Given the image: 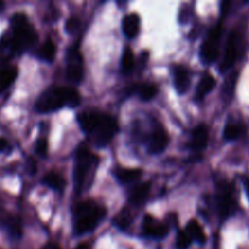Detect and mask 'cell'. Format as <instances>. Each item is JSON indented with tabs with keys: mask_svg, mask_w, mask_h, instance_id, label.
<instances>
[{
	"mask_svg": "<svg viewBox=\"0 0 249 249\" xmlns=\"http://www.w3.org/2000/svg\"><path fill=\"white\" fill-rule=\"evenodd\" d=\"M80 104L79 92L73 88L50 87L40 94L36 102V111L39 113H51L63 106L77 107Z\"/></svg>",
	"mask_w": 249,
	"mask_h": 249,
	"instance_id": "cell-1",
	"label": "cell"
},
{
	"mask_svg": "<svg viewBox=\"0 0 249 249\" xmlns=\"http://www.w3.org/2000/svg\"><path fill=\"white\" fill-rule=\"evenodd\" d=\"M96 156L87 146L82 145L75 153L74 170H73V182H74V191L78 195L82 194L84 190H88L94 180V173L97 168Z\"/></svg>",
	"mask_w": 249,
	"mask_h": 249,
	"instance_id": "cell-2",
	"label": "cell"
},
{
	"mask_svg": "<svg viewBox=\"0 0 249 249\" xmlns=\"http://www.w3.org/2000/svg\"><path fill=\"white\" fill-rule=\"evenodd\" d=\"M107 214V209L92 201L82 202L74 211V232L75 235L90 233L99 226Z\"/></svg>",
	"mask_w": 249,
	"mask_h": 249,
	"instance_id": "cell-3",
	"label": "cell"
},
{
	"mask_svg": "<svg viewBox=\"0 0 249 249\" xmlns=\"http://www.w3.org/2000/svg\"><path fill=\"white\" fill-rule=\"evenodd\" d=\"M11 26L12 38L10 40V51L16 55H21L36 43L38 34L28 23L26 15L21 12L11 17Z\"/></svg>",
	"mask_w": 249,
	"mask_h": 249,
	"instance_id": "cell-4",
	"label": "cell"
},
{
	"mask_svg": "<svg viewBox=\"0 0 249 249\" xmlns=\"http://www.w3.org/2000/svg\"><path fill=\"white\" fill-rule=\"evenodd\" d=\"M117 130H118V125H117L116 119L109 114L104 113L96 128L91 133L94 143L97 147H105L111 142L113 136L116 135Z\"/></svg>",
	"mask_w": 249,
	"mask_h": 249,
	"instance_id": "cell-5",
	"label": "cell"
},
{
	"mask_svg": "<svg viewBox=\"0 0 249 249\" xmlns=\"http://www.w3.org/2000/svg\"><path fill=\"white\" fill-rule=\"evenodd\" d=\"M221 38V27L215 26L207 36L206 41L202 44L201 48V58L202 62L206 65H211L218 58L219 55V45H220Z\"/></svg>",
	"mask_w": 249,
	"mask_h": 249,
	"instance_id": "cell-6",
	"label": "cell"
},
{
	"mask_svg": "<svg viewBox=\"0 0 249 249\" xmlns=\"http://www.w3.org/2000/svg\"><path fill=\"white\" fill-rule=\"evenodd\" d=\"M231 195H232V190L230 185L226 182L219 185L218 194H216V206H218L219 216L223 220H226L235 213L236 204Z\"/></svg>",
	"mask_w": 249,
	"mask_h": 249,
	"instance_id": "cell-7",
	"label": "cell"
},
{
	"mask_svg": "<svg viewBox=\"0 0 249 249\" xmlns=\"http://www.w3.org/2000/svg\"><path fill=\"white\" fill-rule=\"evenodd\" d=\"M83 60L77 48H71L67 53V78L73 84H79L83 80Z\"/></svg>",
	"mask_w": 249,
	"mask_h": 249,
	"instance_id": "cell-8",
	"label": "cell"
},
{
	"mask_svg": "<svg viewBox=\"0 0 249 249\" xmlns=\"http://www.w3.org/2000/svg\"><path fill=\"white\" fill-rule=\"evenodd\" d=\"M169 229L165 224L160 223L158 220L153 219L152 216L146 215L142 223V233L143 236L150 238H155V240H162V238L167 237Z\"/></svg>",
	"mask_w": 249,
	"mask_h": 249,
	"instance_id": "cell-9",
	"label": "cell"
},
{
	"mask_svg": "<svg viewBox=\"0 0 249 249\" xmlns=\"http://www.w3.org/2000/svg\"><path fill=\"white\" fill-rule=\"evenodd\" d=\"M168 142H169V136L167 130L162 125L156 126L148 139V151L152 155H160L167 148Z\"/></svg>",
	"mask_w": 249,
	"mask_h": 249,
	"instance_id": "cell-10",
	"label": "cell"
},
{
	"mask_svg": "<svg viewBox=\"0 0 249 249\" xmlns=\"http://www.w3.org/2000/svg\"><path fill=\"white\" fill-rule=\"evenodd\" d=\"M238 53V36L233 32L229 36L228 43L225 46V53H224L223 62L220 65V72H226L230 70L236 62Z\"/></svg>",
	"mask_w": 249,
	"mask_h": 249,
	"instance_id": "cell-11",
	"label": "cell"
},
{
	"mask_svg": "<svg viewBox=\"0 0 249 249\" xmlns=\"http://www.w3.org/2000/svg\"><path fill=\"white\" fill-rule=\"evenodd\" d=\"M102 114L104 113H101V112H97V111L80 112V113L78 114V123H79L82 130L84 131L85 134H89V135H91V133L94 131V129L96 128V125L99 124Z\"/></svg>",
	"mask_w": 249,
	"mask_h": 249,
	"instance_id": "cell-12",
	"label": "cell"
},
{
	"mask_svg": "<svg viewBox=\"0 0 249 249\" xmlns=\"http://www.w3.org/2000/svg\"><path fill=\"white\" fill-rule=\"evenodd\" d=\"M207 143H208V128L206 124H199L192 133L189 146L191 150L199 152L207 147Z\"/></svg>",
	"mask_w": 249,
	"mask_h": 249,
	"instance_id": "cell-13",
	"label": "cell"
},
{
	"mask_svg": "<svg viewBox=\"0 0 249 249\" xmlns=\"http://www.w3.org/2000/svg\"><path fill=\"white\" fill-rule=\"evenodd\" d=\"M124 36L128 39H134L140 31V17L138 14L126 15L122 22Z\"/></svg>",
	"mask_w": 249,
	"mask_h": 249,
	"instance_id": "cell-14",
	"label": "cell"
},
{
	"mask_svg": "<svg viewBox=\"0 0 249 249\" xmlns=\"http://www.w3.org/2000/svg\"><path fill=\"white\" fill-rule=\"evenodd\" d=\"M174 85L179 94H185L190 88V75L189 72L182 66L174 67Z\"/></svg>",
	"mask_w": 249,
	"mask_h": 249,
	"instance_id": "cell-15",
	"label": "cell"
},
{
	"mask_svg": "<svg viewBox=\"0 0 249 249\" xmlns=\"http://www.w3.org/2000/svg\"><path fill=\"white\" fill-rule=\"evenodd\" d=\"M215 84H216L215 78H214L212 74H209V73H206V74L202 77V79L199 80L198 85H197L196 95H195L197 101H202V100H204V97H206L207 95H208L209 92L215 88Z\"/></svg>",
	"mask_w": 249,
	"mask_h": 249,
	"instance_id": "cell-16",
	"label": "cell"
},
{
	"mask_svg": "<svg viewBox=\"0 0 249 249\" xmlns=\"http://www.w3.org/2000/svg\"><path fill=\"white\" fill-rule=\"evenodd\" d=\"M151 190V182H142V184L134 186L129 192V202L135 206H140L146 198Z\"/></svg>",
	"mask_w": 249,
	"mask_h": 249,
	"instance_id": "cell-17",
	"label": "cell"
},
{
	"mask_svg": "<svg viewBox=\"0 0 249 249\" xmlns=\"http://www.w3.org/2000/svg\"><path fill=\"white\" fill-rule=\"evenodd\" d=\"M142 175L141 169H125V168H118L114 170V177L121 184H130L136 181Z\"/></svg>",
	"mask_w": 249,
	"mask_h": 249,
	"instance_id": "cell-18",
	"label": "cell"
},
{
	"mask_svg": "<svg viewBox=\"0 0 249 249\" xmlns=\"http://www.w3.org/2000/svg\"><path fill=\"white\" fill-rule=\"evenodd\" d=\"M186 232L189 233V236L191 237V240L196 241L198 245H204L207 241L206 235H204V231L202 229V226L199 225L198 221L191 220L189 224H187Z\"/></svg>",
	"mask_w": 249,
	"mask_h": 249,
	"instance_id": "cell-19",
	"label": "cell"
},
{
	"mask_svg": "<svg viewBox=\"0 0 249 249\" xmlns=\"http://www.w3.org/2000/svg\"><path fill=\"white\" fill-rule=\"evenodd\" d=\"M134 88H135L136 94L142 101H150L157 95V87L155 84H151V83H142V84H139Z\"/></svg>",
	"mask_w": 249,
	"mask_h": 249,
	"instance_id": "cell-20",
	"label": "cell"
},
{
	"mask_svg": "<svg viewBox=\"0 0 249 249\" xmlns=\"http://www.w3.org/2000/svg\"><path fill=\"white\" fill-rule=\"evenodd\" d=\"M43 182L55 191H62L65 189V179L58 173L50 172L44 177Z\"/></svg>",
	"mask_w": 249,
	"mask_h": 249,
	"instance_id": "cell-21",
	"label": "cell"
},
{
	"mask_svg": "<svg viewBox=\"0 0 249 249\" xmlns=\"http://www.w3.org/2000/svg\"><path fill=\"white\" fill-rule=\"evenodd\" d=\"M17 70L15 67H5L0 71V90H5L15 82Z\"/></svg>",
	"mask_w": 249,
	"mask_h": 249,
	"instance_id": "cell-22",
	"label": "cell"
},
{
	"mask_svg": "<svg viewBox=\"0 0 249 249\" xmlns=\"http://www.w3.org/2000/svg\"><path fill=\"white\" fill-rule=\"evenodd\" d=\"M56 56V46L51 40H46L39 50V57L46 62H53Z\"/></svg>",
	"mask_w": 249,
	"mask_h": 249,
	"instance_id": "cell-23",
	"label": "cell"
},
{
	"mask_svg": "<svg viewBox=\"0 0 249 249\" xmlns=\"http://www.w3.org/2000/svg\"><path fill=\"white\" fill-rule=\"evenodd\" d=\"M245 131V128L241 124H228L224 129V138L228 141L237 140Z\"/></svg>",
	"mask_w": 249,
	"mask_h": 249,
	"instance_id": "cell-24",
	"label": "cell"
},
{
	"mask_svg": "<svg viewBox=\"0 0 249 249\" xmlns=\"http://www.w3.org/2000/svg\"><path fill=\"white\" fill-rule=\"evenodd\" d=\"M122 71L124 73H130L134 71L135 67V57H134V53H131V50L129 48H126L124 50L123 56H122Z\"/></svg>",
	"mask_w": 249,
	"mask_h": 249,
	"instance_id": "cell-25",
	"label": "cell"
},
{
	"mask_svg": "<svg viewBox=\"0 0 249 249\" xmlns=\"http://www.w3.org/2000/svg\"><path fill=\"white\" fill-rule=\"evenodd\" d=\"M237 77H238V73L235 72L226 78L225 84H224V88H223V92H221L224 96V99L229 100V99H231V96L233 95V91H235V87H236V82H237Z\"/></svg>",
	"mask_w": 249,
	"mask_h": 249,
	"instance_id": "cell-26",
	"label": "cell"
},
{
	"mask_svg": "<svg viewBox=\"0 0 249 249\" xmlns=\"http://www.w3.org/2000/svg\"><path fill=\"white\" fill-rule=\"evenodd\" d=\"M113 223L114 225H116L117 228L121 229V230H125V229H128L131 223V215L130 213H129V211H126L125 209V211L121 212L119 215L113 220Z\"/></svg>",
	"mask_w": 249,
	"mask_h": 249,
	"instance_id": "cell-27",
	"label": "cell"
},
{
	"mask_svg": "<svg viewBox=\"0 0 249 249\" xmlns=\"http://www.w3.org/2000/svg\"><path fill=\"white\" fill-rule=\"evenodd\" d=\"M191 237L184 230H180L177 236V249H187L191 246Z\"/></svg>",
	"mask_w": 249,
	"mask_h": 249,
	"instance_id": "cell-28",
	"label": "cell"
},
{
	"mask_svg": "<svg viewBox=\"0 0 249 249\" xmlns=\"http://www.w3.org/2000/svg\"><path fill=\"white\" fill-rule=\"evenodd\" d=\"M7 230L9 232L14 236L15 238L21 237V224H19V220L16 218H11L7 220L6 223Z\"/></svg>",
	"mask_w": 249,
	"mask_h": 249,
	"instance_id": "cell-29",
	"label": "cell"
},
{
	"mask_svg": "<svg viewBox=\"0 0 249 249\" xmlns=\"http://www.w3.org/2000/svg\"><path fill=\"white\" fill-rule=\"evenodd\" d=\"M80 22L77 17H71L67 22H66V31L70 34H74L75 32L79 29Z\"/></svg>",
	"mask_w": 249,
	"mask_h": 249,
	"instance_id": "cell-30",
	"label": "cell"
},
{
	"mask_svg": "<svg viewBox=\"0 0 249 249\" xmlns=\"http://www.w3.org/2000/svg\"><path fill=\"white\" fill-rule=\"evenodd\" d=\"M36 152L38 153L40 157H46V153H48V142H46L45 139H40V140L36 142Z\"/></svg>",
	"mask_w": 249,
	"mask_h": 249,
	"instance_id": "cell-31",
	"label": "cell"
},
{
	"mask_svg": "<svg viewBox=\"0 0 249 249\" xmlns=\"http://www.w3.org/2000/svg\"><path fill=\"white\" fill-rule=\"evenodd\" d=\"M230 5H231V1H223V4H221V6H220L221 16H223V17L226 16L229 9H230Z\"/></svg>",
	"mask_w": 249,
	"mask_h": 249,
	"instance_id": "cell-32",
	"label": "cell"
},
{
	"mask_svg": "<svg viewBox=\"0 0 249 249\" xmlns=\"http://www.w3.org/2000/svg\"><path fill=\"white\" fill-rule=\"evenodd\" d=\"M10 151V145L5 139H0V153Z\"/></svg>",
	"mask_w": 249,
	"mask_h": 249,
	"instance_id": "cell-33",
	"label": "cell"
},
{
	"mask_svg": "<svg viewBox=\"0 0 249 249\" xmlns=\"http://www.w3.org/2000/svg\"><path fill=\"white\" fill-rule=\"evenodd\" d=\"M29 173L31 174H34L36 173V163H34L33 160H29Z\"/></svg>",
	"mask_w": 249,
	"mask_h": 249,
	"instance_id": "cell-34",
	"label": "cell"
},
{
	"mask_svg": "<svg viewBox=\"0 0 249 249\" xmlns=\"http://www.w3.org/2000/svg\"><path fill=\"white\" fill-rule=\"evenodd\" d=\"M43 249H60V248H58L56 245H53V243H49V245H46Z\"/></svg>",
	"mask_w": 249,
	"mask_h": 249,
	"instance_id": "cell-35",
	"label": "cell"
},
{
	"mask_svg": "<svg viewBox=\"0 0 249 249\" xmlns=\"http://www.w3.org/2000/svg\"><path fill=\"white\" fill-rule=\"evenodd\" d=\"M245 187H246V191H247V195L249 197V178L245 179Z\"/></svg>",
	"mask_w": 249,
	"mask_h": 249,
	"instance_id": "cell-36",
	"label": "cell"
},
{
	"mask_svg": "<svg viewBox=\"0 0 249 249\" xmlns=\"http://www.w3.org/2000/svg\"><path fill=\"white\" fill-rule=\"evenodd\" d=\"M75 249H89V246L84 245V243H83V245H79Z\"/></svg>",
	"mask_w": 249,
	"mask_h": 249,
	"instance_id": "cell-37",
	"label": "cell"
},
{
	"mask_svg": "<svg viewBox=\"0 0 249 249\" xmlns=\"http://www.w3.org/2000/svg\"><path fill=\"white\" fill-rule=\"evenodd\" d=\"M2 7H4V4H2V2H0V10H1Z\"/></svg>",
	"mask_w": 249,
	"mask_h": 249,
	"instance_id": "cell-38",
	"label": "cell"
}]
</instances>
